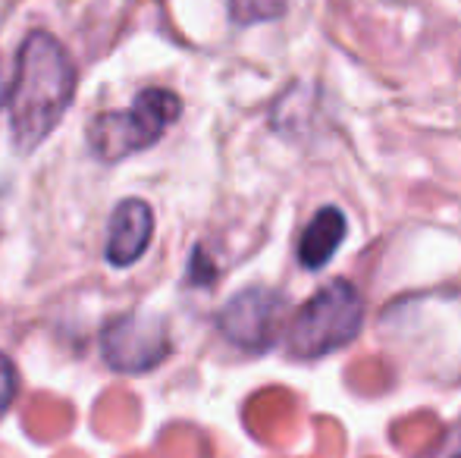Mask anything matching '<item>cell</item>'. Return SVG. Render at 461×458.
<instances>
[{
	"label": "cell",
	"instance_id": "obj_1",
	"mask_svg": "<svg viewBox=\"0 0 461 458\" xmlns=\"http://www.w3.org/2000/svg\"><path fill=\"white\" fill-rule=\"evenodd\" d=\"M76 94V67L60 41L48 31H32L19 48L6 104H10L13 141L32 151L63 120Z\"/></svg>",
	"mask_w": 461,
	"mask_h": 458
},
{
	"label": "cell",
	"instance_id": "obj_2",
	"mask_svg": "<svg viewBox=\"0 0 461 458\" xmlns=\"http://www.w3.org/2000/svg\"><path fill=\"white\" fill-rule=\"evenodd\" d=\"M365 324V301L348 280L317 289L292 318L285 348L295 358H321L348 346Z\"/></svg>",
	"mask_w": 461,
	"mask_h": 458
},
{
	"label": "cell",
	"instance_id": "obj_3",
	"mask_svg": "<svg viewBox=\"0 0 461 458\" xmlns=\"http://www.w3.org/2000/svg\"><path fill=\"white\" fill-rule=\"evenodd\" d=\"M183 101L170 88H145L129 111H110L92 120L88 145L101 160H122L160 141V135L179 120Z\"/></svg>",
	"mask_w": 461,
	"mask_h": 458
},
{
	"label": "cell",
	"instance_id": "obj_4",
	"mask_svg": "<svg viewBox=\"0 0 461 458\" xmlns=\"http://www.w3.org/2000/svg\"><path fill=\"white\" fill-rule=\"evenodd\" d=\"M104 358L113 371L122 373H141L158 367L170 352V337L160 318L151 314H120L113 318L101 333Z\"/></svg>",
	"mask_w": 461,
	"mask_h": 458
},
{
	"label": "cell",
	"instance_id": "obj_5",
	"mask_svg": "<svg viewBox=\"0 0 461 458\" xmlns=\"http://www.w3.org/2000/svg\"><path fill=\"white\" fill-rule=\"evenodd\" d=\"M285 299L274 289H245V292L232 295L230 305L220 314V330L232 346L249 348V352H261V348L274 346L279 324H283Z\"/></svg>",
	"mask_w": 461,
	"mask_h": 458
},
{
	"label": "cell",
	"instance_id": "obj_6",
	"mask_svg": "<svg viewBox=\"0 0 461 458\" xmlns=\"http://www.w3.org/2000/svg\"><path fill=\"white\" fill-rule=\"evenodd\" d=\"M154 236V214L141 198H129L110 217L107 232V261L113 267H129L135 264Z\"/></svg>",
	"mask_w": 461,
	"mask_h": 458
},
{
	"label": "cell",
	"instance_id": "obj_7",
	"mask_svg": "<svg viewBox=\"0 0 461 458\" xmlns=\"http://www.w3.org/2000/svg\"><path fill=\"white\" fill-rule=\"evenodd\" d=\"M346 238V217L339 208H323L314 214V220L304 227L302 238H298V261L308 270H321L330 264L336 248Z\"/></svg>",
	"mask_w": 461,
	"mask_h": 458
},
{
	"label": "cell",
	"instance_id": "obj_8",
	"mask_svg": "<svg viewBox=\"0 0 461 458\" xmlns=\"http://www.w3.org/2000/svg\"><path fill=\"white\" fill-rule=\"evenodd\" d=\"M230 10H232V19H236L239 25L264 22V19L283 16L285 0H230Z\"/></svg>",
	"mask_w": 461,
	"mask_h": 458
},
{
	"label": "cell",
	"instance_id": "obj_9",
	"mask_svg": "<svg viewBox=\"0 0 461 458\" xmlns=\"http://www.w3.org/2000/svg\"><path fill=\"white\" fill-rule=\"evenodd\" d=\"M13 396H16V367H13V361L0 352V418H4V411L10 409Z\"/></svg>",
	"mask_w": 461,
	"mask_h": 458
},
{
	"label": "cell",
	"instance_id": "obj_10",
	"mask_svg": "<svg viewBox=\"0 0 461 458\" xmlns=\"http://www.w3.org/2000/svg\"><path fill=\"white\" fill-rule=\"evenodd\" d=\"M446 458H461V427L456 430V440H452L449 455H446Z\"/></svg>",
	"mask_w": 461,
	"mask_h": 458
},
{
	"label": "cell",
	"instance_id": "obj_11",
	"mask_svg": "<svg viewBox=\"0 0 461 458\" xmlns=\"http://www.w3.org/2000/svg\"><path fill=\"white\" fill-rule=\"evenodd\" d=\"M6 92H10V88H6V82H4V73H0V104H4V101H6Z\"/></svg>",
	"mask_w": 461,
	"mask_h": 458
}]
</instances>
